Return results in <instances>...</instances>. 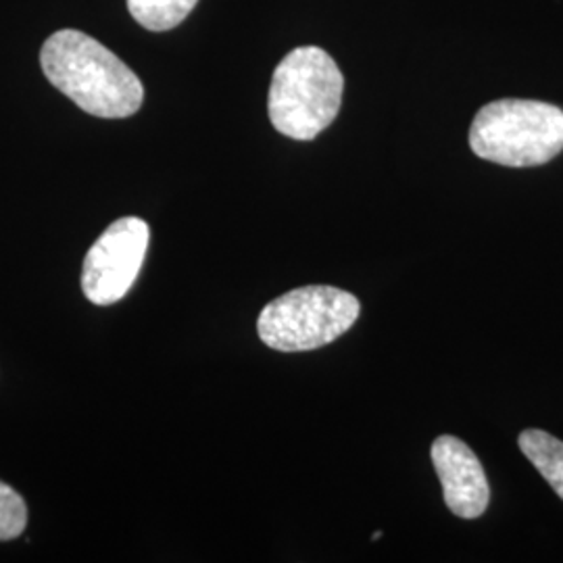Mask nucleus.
<instances>
[{
    "label": "nucleus",
    "mask_w": 563,
    "mask_h": 563,
    "mask_svg": "<svg viewBox=\"0 0 563 563\" xmlns=\"http://www.w3.org/2000/svg\"><path fill=\"white\" fill-rule=\"evenodd\" d=\"M41 65L46 80L95 118L123 120L144 101L141 78L80 30L55 32L42 44Z\"/></svg>",
    "instance_id": "f257e3e1"
},
{
    "label": "nucleus",
    "mask_w": 563,
    "mask_h": 563,
    "mask_svg": "<svg viewBox=\"0 0 563 563\" xmlns=\"http://www.w3.org/2000/svg\"><path fill=\"white\" fill-rule=\"evenodd\" d=\"M360 299L334 286H302L267 302L257 332L269 349L301 353L325 346L353 328Z\"/></svg>",
    "instance_id": "20e7f679"
},
{
    "label": "nucleus",
    "mask_w": 563,
    "mask_h": 563,
    "mask_svg": "<svg viewBox=\"0 0 563 563\" xmlns=\"http://www.w3.org/2000/svg\"><path fill=\"white\" fill-rule=\"evenodd\" d=\"M199 0H128V11L142 27L167 32L186 20Z\"/></svg>",
    "instance_id": "6e6552de"
},
{
    "label": "nucleus",
    "mask_w": 563,
    "mask_h": 563,
    "mask_svg": "<svg viewBox=\"0 0 563 563\" xmlns=\"http://www.w3.org/2000/svg\"><path fill=\"white\" fill-rule=\"evenodd\" d=\"M27 507L15 488L0 483V541H13L25 530Z\"/></svg>",
    "instance_id": "1a4fd4ad"
},
{
    "label": "nucleus",
    "mask_w": 563,
    "mask_h": 563,
    "mask_svg": "<svg viewBox=\"0 0 563 563\" xmlns=\"http://www.w3.org/2000/svg\"><path fill=\"white\" fill-rule=\"evenodd\" d=\"M523 455L541 472L551 488L563 499V443L544 430H523L518 439Z\"/></svg>",
    "instance_id": "0eeeda50"
},
{
    "label": "nucleus",
    "mask_w": 563,
    "mask_h": 563,
    "mask_svg": "<svg viewBox=\"0 0 563 563\" xmlns=\"http://www.w3.org/2000/svg\"><path fill=\"white\" fill-rule=\"evenodd\" d=\"M383 537V532H374V537H372V541H378Z\"/></svg>",
    "instance_id": "9d476101"
},
{
    "label": "nucleus",
    "mask_w": 563,
    "mask_h": 563,
    "mask_svg": "<svg viewBox=\"0 0 563 563\" xmlns=\"http://www.w3.org/2000/svg\"><path fill=\"white\" fill-rule=\"evenodd\" d=\"M342 90V71L323 48H295L280 60L269 84V121L286 139L313 141L336 120Z\"/></svg>",
    "instance_id": "f03ea898"
},
{
    "label": "nucleus",
    "mask_w": 563,
    "mask_h": 563,
    "mask_svg": "<svg viewBox=\"0 0 563 563\" xmlns=\"http://www.w3.org/2000/svg\"><path fill=\"white\" fill-rule=\"evenodd\" d=\"M474 155L505 167H537L563 151V111L523 99L488 102L470 128Z\"/></svg>",
    "instance_id": "7ed1b4c3"
},
{
    "label": "nucleus",
    "mask_w": 563,
    "mask_h": 563,
    "mask_svg": "<svg viewBox=\"0 0 563 563\" xmlns=\"http://www.w3.org/2000/svg\"><path fill=\"white\" fill-rule=\"evenodd\" d=\"M430 455L449 511L463 520L481 518L490 501V488L476 453L457 437L444 434L432 443Z\"/></svg>",
    "instance_id": "423d86ee"
},
{
    "label": "nucleus",
    "mask_w": 563,
    "mask_h": 563,
    "mask_svg": "<svg viewBox=\"0 0 563 563\" xmlns=\"http://www.w3.org/2000/svg\"><path fill=\"white\" fill-rule=\"evenodd\" d=\"M151 228L141 218L111 223L88 251L81 267V290L95 305L121 301L141 274Z\"/></svg>",
    "instance_id": "39448f33"
}]
</instances>
